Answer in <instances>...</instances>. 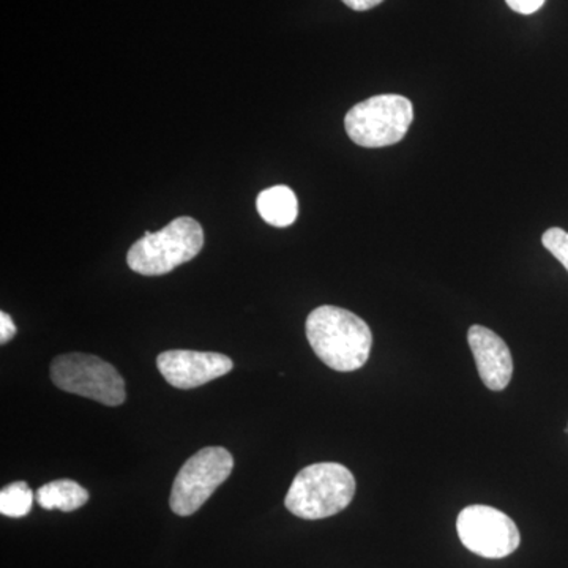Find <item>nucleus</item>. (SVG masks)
I'll return each instance as SVG.
<instances>
[{
  "label": "nucleus",
  "mask_w": 568,
  "mask_h": 568,
  "mask_svg": "<svg viewBox=\"0 0 568 568\" xmlns=\"http://www.w3.org/2000/svg\"><path fill=\"white\" fill-rule=\"evenodd\" d=\"M507 6L519 14H532L544 7L545 0H506Z\"/></svg>",
  "instance_id": "obj_14"
},
{
  "label": "nucleus",
  "mask_w": 568,
  "mask_h": 568,
  "mask_svg": "<svg viewBox=\"0 0 568 568\" xmlns=\"http://www.w3.org/2000/svg\"><path fill=\"white\" fill-rule=\"evenodd\" d=\"M37 503L44 510L74 511L89 500L88 489L73 480H54L37 491Z\"/></svg>",
  "instance_id": "obj_11"
},
{
  "label": "nucleus",
  "mask_w": 568,
  "mask_h": 568,
  "mask_svg": "<svg viewBox=\"0 0 568 568\" xmlns=\"http://www.w3.org/2000/svg\"><path fill=\"white\" fill-rule=\"evenodd\" d=\"M234 469V458L226 448L205 447L194 454L179 470L170 506L179 517H190L211 499Z\"/></svg>",
  "instance_id": "obj_6"
},
{
  "label": "nucleus",
  "mask_w": 568,
  "mask_h": 568,
  "mask_svg": "<svg viewBox=\"0 0 568 568\" xmlns=\"http://www.w3.org/2000/svg\"><path fill=\"white\" fill-rule=\"evenodd\" d=\"M346 7L354 11H366L375 9V7L383 3L384 0H342Z\"/></svg>",
  "instance_id": "obj_16"
},
{
  "label": "nucleus",
  "mask_w": 568,
  "mask_h": 568,
  "mask_svg": "<svg viewBox=\"0 0 568 568\" xmlns=\"http://www.w3.org/2000/svg\"><path fill=\"white\" fill-rule=\"evenodd\" d=\"M256 207L261 219L275 227L291 226L298 216L297 196L286 185L271 186L261 192Z\"/></svg>",
  "instance_id": "obj_10"
},
{
  "label": "nucleus",
  "mask_w": 568,
  "mask_h": 568,
  "mask_svg": "<svg viewBox=\"0 0 568 568\" xmlns=\"http://www.w3.org/2000/svg\"><path fill=\"white\" fill-rule=\"evenodd\" d=\"M204 246V231L192 216H179L156 233H145L130 248L126 263L136 274L160 276L189 263Z\"/></svg>",
  "instance_id": "obj_3"
},
{
  "label": "nucleus",
  "mask_w": 568,
  "mask_h": 568,
  "mask_svg": "<svg viewBox=\"0 0 568 568\" xmlns=\"http://www.w3.org/2000/svg\"><path fill=\"white\" fill-rule=\"evenodd\" d=\"M541 244L568 272V233L560 227H551L541 237Z\"/></svg>",
  "instance_id": "obj_13"
},
{
  "label": "nucleus",
  "mask_w": 568,
  "mask_h": 568,
  "mask_svg": "<svg viewBox=\"0 0 568 568\" xmlns=\"http://www.w3.org/2000/svg\"><path fill=\"white\" fill-rule=\"evenodd\" d=\"M459 540L474 555L503 559L517 551L521 536L514 519L489 506H469L458 515Z\"/></svg>",
  "instance_id": "obj_7"
},
{
  "label": "nucleus",
  "mask_w": 568,
  "mask_h": 568,
  "mask_svg": "<svg viewBox=\"0 0 568 568\" xmlns=\"http://www.w3.org/2000/svg\"><path fill=\"white\" fill-rule=\"evenodd\" d=\"M156 366L168 384L190 390L233 372L234 362L224 354L174 349L160 354Z\"/></svg>",
  "instance_id": "obj_8"
},
{
  "label": "nucleus",
  "mask_w": 568,
  "mask_h": 568,
  "mask_svg": "<svg viewBox=\"0 0 568 568\" xmlns=\"http://www.w3.org/2000/svg\"><path fill=\"white\" fill-rule=\"evenodd\" d=\"M355 495V478L338 463L306 466L295 476L284 506L302 519L334 517L349 506Z\"/></svg>",
  "instance_id": "obj_2"
},
{
  "label": "nucleus",
  "mask_w": 568,
  "mask_h": 568,
  "mask_svg": "<svg viewBox=\"0 0 568 568\" xmlns=\"http://www.w3.org/2000/svg\"><path fill=\"white\" fill-rule=\"evenodd\" d=\"M467 342L485 386L493 392L504 390L514 376V358L506 342L481 325H473L469 328Z\"/></svg>",
  "instance_id": "obj_9"
},
{
  "label": "nucleus",
  "mask_w": 568,
  "mask_h": 568,
  "mask_svg": "<svg viewBox=\"0 0 568 568\" xmlns=\"http://www.w3.org/2000/svg\"><path fill=\"white\" fill-rule=\"evenodd\" d=\"M33 497L26 481H14L0 491V514L9 518L26 517L31 514Z\"/></svg>",
  "instance_id": "obj_12"
},
{
  "label": "nucleus",
  "mask_w": 568,
  "mask_h": 568,
  "mask_svg": "<svg viewBox=\"0 0 568 568\" xmlns=\"http://www.w3.org/2000/svg\"><path fill=\"white\" fill-rule=\"evenodd\" d=\"M14 335H17V325L7 313H0V343L6 345Z\"/></svg>",
  "instance_id": "obj_15"
},
{
  "label": "nucleus",
  "mask_w": 568,
  "mask_h": 568,
  "mask_svg": "<svg viewBox=\"0 0 568 568\" xmlns=\"http://www.w3.org/2000/svg\"><path fill=\"white\" fill-rule=\"evenodd\" d=\"M306 338L317 357L335 372L362 368L372 353V328L362 317L339 306L313 310L306 320Z\"/></svg>",
  "instance_id": "obj_1"
},
{
  "label": "nucleus",
  "mask_w": 568,
  "mask_h": 568,
  "mask_svg": "<svg viewBox=\"0 0 568 568\" xmlns=\"http://www.w3.org/2000/svg\"><path fill=\"white\" fill-rule=\"evenodd\" d=\"M51 379L61 390L104 406H121L126 398L125 383L118 369L97 355H59L51 364Z\"/></svg>",
  "instance_id": "obj_5"
},
{
  "label": "nucleus",
  "mask_w": 568,
  "mask_h": 568,
  "mask_svg": "<svg viewBox=\"0 0 568 568\" xmlns=\"http://www.w3.org/2000/svg\"><path fill=\"white\" fill-rule=\"evenodd\" d=\"M414 106L406 97L387 93L355 104L347 111V136L366 149L387 148L406 136L413 125Z\"/></svg>",
  "instance_id": "obj_4"
}]
</instances>
